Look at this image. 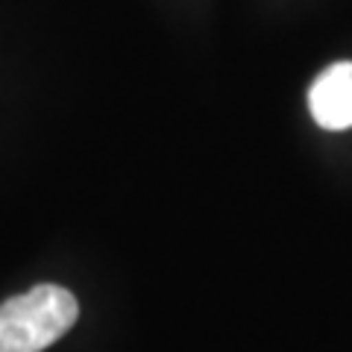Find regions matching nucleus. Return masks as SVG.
Instances as JSON below:
<instances>
[{"label":"nucleus","mask_w":352,"mask_h":352,"mask_svg":"<svg viewBox=\"0 0 352 352\" xmlns=\"http://www.w3.org/2000/svg\"><path fill=\"white\" fill-rule=\"evenodd\" d=\"M80 317L76 296L59 285H36L0 305V352H41Z\"/></svg>","instance_id":"1"},{"label":"nucleus","mask_w":352,"mask_h":352,"mask_svg":"<svg viewBox=\"0 0 352 352\" xmlns=\"http://www.w3.org/2000/svg\"><path fill=\"white\" fill-rule=\"evenodd\" d=\"M308 109L323 129L352 126V62H335L308 88Z\"/></svg>","instance_id":"2"}]
</instances>
